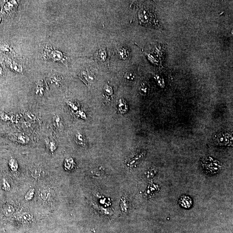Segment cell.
<instances>
[{
    "label": "cell",
    "mask_w": 233,
    "mask_h": 233,
    "mask_svg": "<svg viewBox=\"0 0 233 233\" xmlns=\"http://www.w3.org/2000/svg\"><path fill=\"white\" fill-rule=\"evenodd\" d=\"M43 57L45 59H50L54 61L60 62L63 64L66 63L68 59L64 53L50 45H46L44 47Z\"/></svg>",
    "instance_id": "1"
},
{
    "label": "cell",
    "mask_w": 233,
    "mask_h": 233,
    "mask_svg": "<svg viewBox=\"0 0 233 233\" xmlns=\"http://www.w3.org/2000/svg\"><path fill=\"white\" fill-rule=\"evenodd\" d=\"M79 77L87 86H91L96 82V76L93 73L88 69H84L80 71Z\"/></svg>",
    "instance_id": "2"
},
{
    "label": "cell",
    "mask_w": 233,
    "mask_h": 233,
    "mask_svg": "<svg viewBox=\"0 0 233 233\" xmlns=\"http://www.w3.org/2000/svg\"><path fill=\"white\" fill-rule=\"evenodd\" d=\"M6 62L10 68L13 71L18 73H23V68L21 65L11 59L6 60Z\"/></svg>",
    "instance_id": "3"
},
{
    "label": "cell",
    "mask_w": 233,
    "mask_h": 233,
    "mask_svg": "<svg viewBox=\"0 0 233 233\" xmlns=\"http://www.w3.org/2000/svg\"><path fill=\"white\" fill-rule=\"evenodd\" d=\"M180 205L185 209H189L193 204L192 199L188 196H183L179 200Z\"/></svg>",
    "instance_id": "4"
},
{
    "label": "cell",
    "mask_w": 233,
    "mask_h": 233,
    "mask_svg": "<svg viewBox=\"0 0 233 233\" xmlns=\"http://www.w3.org/2000/svg\"><path fill=\"white\" fill-rule=\"evenodd\" d=\"M50 81L52 84L59 86L61 84L63 79L60 75L57 73H52L49 77Z\"/></svg>",
    "instance_id": "5"
},
{
    "label": "cell",
    "mask_w": 233,
    "mask_h": 233,
    "mask_svg": "<svg viewBox=\"0 0 233 233\" xmlns=\"http://www.w3.org/2000/svg\"><path fill=\"white\" fill-rule=\"evenodd\" d=\"M0 52L3 53L11 55H13L14 53L11 46L7 43H3L0 44Z\"/></svg>",
    "instance_id": "6"
},
{
    "label": "cell",
    "mask_w": 233,
    "mask_h": 233,
    "mask_svg": "<svg viewBox=\"0 0 233 233\" xmlns=\"http://www.w3.org/2000/svg\"><path fill=\"white\" fill-rule=\"evenodd\" d=\"M118 107L121 114H124L128 111V105L126 101L124 99H121L118 102Z\"/></svg>",
    "instance_id": "7"
},
{
    "label": "cell",
    "mask_w": 233,
    "mask_h": 233,
    "mask_svg": "<svg viewBox=\"0 0 233 233\" xmlns=\"http://www.w3.org/2000/svg\"><path fill=\"white\" fill-rule=\"evenodd\" d=\"M36 94L40 96H42L45 93V86L43 80H39L37 84L36 87Z\"/></svg>",
    "instance_id": "8"
},
{
    "label": "cell",
    "mask_w": 233,
    "mask_h": 233,
    "mask_svg": "<svg viewBox=\"0 0 233 233\" xmlns=\"http://www.w3.org/2000/svg\"><path fill=\"white\" fill-rule=\"evenodd\" d=\"M33 219V215L30 212H25L20 216V220L24 223H29L32 222Z\"/></svg>",
    "instance_id": "9"
},
{
    "label": "cell",
    "mask_w": 233,
    "mask_h": 233,
    "mask_svg": "<svg viewBox=\"0 0 233 233\" xmlns=\"http://www.w3.org/2000/svg\"><path fill=\"white\" fill-rule=\"evenodd\" d=\"M15 138L16 141L19 144H26L29 141V138L28 137L23 134H19L16 135L15 137Z\"/></svg>",
    "instance_id": "10"
},
{
    "label": "cell",
    "mask_w": 233,
    "mask_h": 233,
    "mask_svg": "<svg viewBox=\"0 0 233 233\" xmlns=\"http://www.w3.org/2000/svg\"><path fill=\"white\" fill-rule=\"evenodd\" d=\"M14 212V209L11 205H6L3 207L4 214L7 217H9L12 215Z\"/></svg>",
    "instance_id": "11"
},
{
    "label": "cell",
    "mask_w": 233,
    "mask_h": 233,
    "mask_svg": "<svg viewBox=\"0 0 233 233\" xmlns=\"http://www.w3.org/2000/svg\"><path fill=\"white\" fill-rule=\"evenodd\" d=\"M117 52L119 57L123 60H126L129 57L128 51L124 47L119 48Z\"/></svg>",
    "instance_id": "12"
},
{
    "label": "cell",
    "mask_w": 233,
    "mask_h": 233,
    "mask_svg": "<svg viewBox=\"0 0 233 233\" xmlns=\"http://www.w3.org/2000/svg\"><path fill=\"white\" fill-rule=\"evenodd\" d=\"M51 195L50 189H45L42 190L40 194V197L43 200L46 201L50 198Z\"/></svg>",
    "instance_id": "13"
},
{
    "label": "cell",
    "mask_w": 233,
    "mask_h": 233,
    "mask_svg": "<svg viewBox=\"0 0 233 233\" xmlns=\"http://www.w3.org/2000/svg\"><path fill=\"white\" fill-rule=\"evenodd\" d=\"M8 164H9V167L13 172H16L18 170L19 165H18L17 162L14 159L12 158V159H10L9 161Z\"/></svg>",
    "instance_id": "14"
},
{
    "label": "cell",
    "mask_w": 233,
    "mask_h": 233,
    "mask_svg": "<svg viewBox=\"0 0 233 233\" xmlns=\"http://www.w3.org/2000/svg\"><path fill=\"white\" fill-rule=\"evenodd\" d=\"M104 91L106 96L110 97L113 94V90L112 88L110 85L107 84L104 87Z\"/></svg>",
    "instance_id": "15"
},
{
    "label": "cell",
    "mask_w": 233,
    "mask_h": 233,
    "mask_svg": "<svg viewBox=\"0 0 233 233\" xmlns=\"http://www.w3.org/2000/svg\"><path fill=\"white\" fill-rule=\"evenodd\" d=\"M107 52L104 49H101L99 50L98 53V57L99 58V60L102 62H104L106 61L107 58Z\"/></svg>",
    "instance_id": "16"
},
{
    "label": "cell",
    "mask_w": 233,
    "mask_h": 233,
    "mask_svg": "<svg viewBox=\"0 0 233 233\" xmlns=\"http://www.w3.org/2000/svg\"><path fill=\"white\" fill-rule=\"evenodd\" d=\"M76 140L78 144L83 145L84 142V136L81 133H78L76 135Z\"/></svg>",
    "instance_id": "17"
},
{
    "label": "cell",
    "mask_w": 233,
    "mask_h": 233,
    "mask_svg": "<svg viewBox=\"0 0 233 233\" xmlns=\"http://www.w3.org/2000/svg\"><path fill=\"white\" fill-rule=\"evenodd\" d=\"M34 194H35V189H31L30 190H29L25 197L26 200L27 201L32 200L34 197Z\"/></svg>",
    "instance_id": "18"
},
{
    "label": "cell",
    "mask_w": 233,
    "mask_h": 233,
    "mask_svg": "<svg viewBox=\"0 0 233 233\" xmlns=\"http://www.w3.org/2000/svg\"><path fill=\"white\" fill-rule=\"evenodd\" d=\"M53 124L57 128H60L61 126V119L60 116L57 115L53 117Z\"/></svg>",
    "instance_id": "19"
},
{
    "label": "cell",
    "mask_w": 233,
    "mask_h": 233,
    "mask_svg": "<svg viewBox=\"0 0 233 233\" xmlns=\"http://www.w3.org/2000/svg\"><path fill=\"white\" fill-rule=\"evenodd\" d=\"M74 166V161L71 158L67 159L66 160L65 162V167L68 168V169H71V168H73Z\"/></svg>",
    "instance_id": "20"
},
{
    "label": "cell",
    "mask_w": 233,
    "mask_h": 233,
    "mask_svg": "<svg viewBox=\"0 0 233 233\" xmlns=\"http://www.w3.org/2000/svg\"><path fill=\"white\" fill-rule=\"evenodd\" d=\"M47 144H48V147H49V148L51 152L54 151V150L57 148L56 143L53 140H49V142H47Z\"/></svg>",
    "instance_id": "21"
},
{
    "label": "cell",
    "mask_w": 233,
    "mask_h": 233,
    "mask_svg": "<svg viewBox=\"0 0 233 233\" xmlns=\"http://www.w3.org/2000/svg\"><path fill=\"white\" fill-rule=\"evenodd\" d=\"M41 172L39 169H35L32 172V177L35 178H37L41 176Z\"/></svg>",
    "instance_id": "22"
},
{
    "label": "cell",
    "mask_w": 233,
    "mask_h": 233,
    "mask_svg": "<svg viewBox=\"0 0 233 233\" xmlns=\"http://www.w3.org/2000/svg\"><path fill=\"white\" fill-rule=\"evenodd\" d=\"M124 77L127 80H132L134 79V76H133V74L131 73H127L124 76Z\"/></svg>",
    "instance_id": "23"
},
{
    "label": "cell",
    "mask_w": 233,
    "mask_h": 233,
    "mask_svg": "<svg viewBox=\"0 0 233 233\" xmlns=\"http://www.w3.org/2000/svg\"><path fill=\"white\" fill-rule=\"evenodd\" d=\"M5 191H8L10 189V186L9 184H8V182H6V181H4L3 183V187Z\"/></svg>",
    "instance_id": "24"
},
{
    "label": "cell",
    "mask_w": 233,
    "mask_h": 233,
    "mask_svg": "<svg viewBox=\"0 0 233 233\" xmlns=\"http://www.w3.org/2000/svg\"><path fill=\"white\" fill-rule=\"evenodd\" d=\"M25 116L27 118H29V119H31V120H33L35 118V116L33 114H32L31 113L26 112L25 114Z\"/></svg>",
    "instance_id": "25"
},
{
    "label": "cell",
    "mask_w": 233,
    "mask_h": 233,
    "mask_svg": "<svg viewBox=\"0 0 233 233\" xmlns=\"http://www.w3.org/2000/svg\"><path fill=\"white\" fill-rule=\"evenodd\" d=\"M2 74V69H1V67H0V76Z\"/></svg>",
    "instance_id": "26"
}]
</instances>
